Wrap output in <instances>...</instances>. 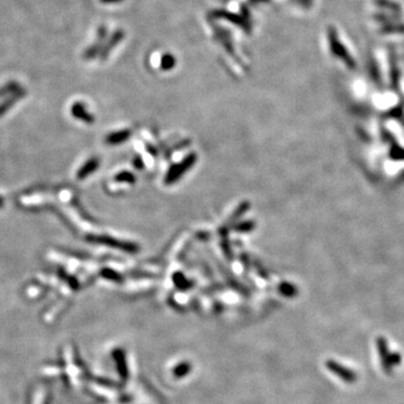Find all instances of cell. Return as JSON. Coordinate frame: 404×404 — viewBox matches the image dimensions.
<instances>
[{"label": "cell", "instance_id": "2", "mask_svg": "<svg viewBox=\"0 0 404 404\" xmlns=\"http://www.w3.org/2000/svg\"><path fill=\"white\" fill-rule=\"evenodd\" d=\"M328 367L331 372H333L337 376H339V378H341L342 381H345L347 383H353L357 379V375L354 370L348 369L347 367L338 364L336 362H329Z\"/></svg>", "mask_w": 404, "mask_h": 404}, {"label": "cell", "instance_id": "3", "mask_svg": "<svg viewBox=\"0 0 404 404\" xmlns=\"http://www.w3.org/2000/svg\"><path fill=\"white\" fill-rule=\"evenodd\" d=\"M390 156L395 161L404 160V148L400 147L398 145H394L390 150Z\"/></svg>", "mask_w": 404, "mask_h": 404}, {"label": "cell", "instance_id": "1", "mask_svg": "<svg viewBox=\"0 0 404 404\" xmlns=\"http://www.w3.org/2000/svg\"><path fill=\"white\" fill-rule=\"evenodd\" d=\"M377 348L381 357V363L385 372L390 373L393 367L398 366L401 363V356L398 353H391L387 346V342L384 338H378L377 339Z\"/></svg>", "mask_w": 404, "mask_h": 404}]
</instances>
